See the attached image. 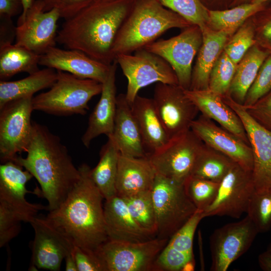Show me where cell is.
<instances>
[{
	"instance_id": "6da1fadb",
	"label": "cell",
	"mask_w": 271,
	"mask_h": 271,
	"mask_svg": "<svg viewBox=\"0 0 271 271\" xmlns=\"http://www.w3.org/2000/svg\"><path fill=\"white\" fill-rule=\"evenodd\" d=\"M134 2L95 0L65 20L57 32L56 42L110 65L115 60L112 49L115 38Z\"/></svg>"
},
{
	"instance_id": "7a4b0ae2",
	"label": "cell",
	"mask_w": 271,
	"mask_h": 271,
	"mask_svg": "<svg viewBox=\"0 0 271 271\" xmlns=\"http://www.w3.org/2000/svg\"><path fill=\"white\" fill-rule=\"evenodd\" d=\"M80 178L64 201L45 217L49 224L74 246L95 252L108 240L102 200L86 164L79 167Z\"/></svg>"
},
{
	"instance_id": "3957f363",
	"label": "cell",
	"mask_w": 271,
	"mask_h": 271,
	"mask_svg": "<svg viewBox=\"0 0 271 271\" xmlns=\"http://www.w3.org/2000/svg\"><path fill=\"white\" fill-rule=\"evenodd\" d=\"M26 158L18 156L14 162L28 171L41 189L34 194L45 198L47 210L57 208L79 181L81 174L74 166L67 148L47 126L33 121L32 138Z\"/></svg>"
},
{
	"instance_id": "277c9868",
	"label": "cell",
	"mask_w": 271,
	"mask_h": 271,
	"mask_svg": "<svg viewBox=\"0 0 271 271\" xmlns=\"http://www.w3.org/2000/svg\"><path fill=\"white\" fill-rule=\"evenodd\" d=\"M192 25L158 0H134L115 38L113 55L115 58L119 54H130L155 41L170 29Z\"/></svg>"
},
{
	"instance_id": "5b68a950",
	"label": "cell",
	"mask_w": 271,
	"mask_h": 271,
	"mask_svg": "<svg viewBox=\"0 0 271 271\" xmlns=\"http://www.w3.org/2000/svg\"><path fill=\"white\" fill-rule=\"evenodd\" d=\"M57 72V80L50 90L33 97V109L58 116L85 115L89 109V101L101 93L102 83L66 72Z\"/></svg>"
},
{
	"instance_id": "8992f818",
	"label": "cell",
	"mask_w": 271,
	"mask_h": 271,
	"mask_svg": "<svg viewBox=\"0 0 271 271\" xmlns=\"http://www.w3.org/2000/svg\"><path fill=\"white\" fill-rule=\"evenodd\" d=\"M152 191L157 226L156 237L169 239L197 208L188 196L184 183L158 173Z\"/></svg>"
},
{
	"instance_id": "52a82bcc",
	"label": "cell",
	"mask_w": 271,
	"mask_h": 271,
	"mask_svg": "<svg viewBox=\"0 0 271 271\" xmlns=\"http://www.w3.org/2000/svg\"><path fill=\"white\" fill-rule=\"evenodd\" d=\"M169 239L141 242L107 240L95 251L105 271L155 270V261Z\"/></svg>"
},
{
	"instance_id": "ba28073f",
	"label": "cell",
	"mask_w": 271,
	"mask_h": 271,
	"mask_svg": "<svg viewBox=\"0 0 271 271\" xmlns=\"http://www.w3.org/2000/svg\"><path fill=\"white\" fill-rule=\"evenodd\" d=\"M118 64L127 80L126 98L131 104L141 89L154 83L178 84L174 71L170 64L160 56L144 48L133 54L116 56Z\"/></svg>"
},
{
	"instance_id": "9c48e42d",
	"label": "cell",
	"mask_w": 271,
	"mask_h": 271,
	"mask_svg": "<svg viewBox=\"0 0 271 271\" xmlns=\"http://www.w3.org/2000/svg\"><path fill=\"white\" fill-rule=\"evenodd\" d=\"M33 97L13 100L0 108L1 164L14 162L18 154L27 152L33 132Z\"/></svg>"
},
{
	"instance_id": "30bf717a",
	"label": "cell",
	"mask_w": 271,
	"mask_h": 271,
	"mask_svg": "<svg viewBox=\"0 0 271 271\" xmlns=\"http://www.w3.org/2000/svg\"><path fill=\"white\" fill-rule=\"evenodd\" d=\"M204 143L190 129L169 139L160 149L148 155L157 173L184 183L191 176Z\"/></svg>"
},
{
	"instance_id": "8fae6325",
	"label": "cell",
	"mask_w": 271,
	"mask_h": 271,
	"mask_svg": "<svg viewBox=\"0 0 271 271\" xmlns=\"http://www.w3.org/2000/svg\"><path fill=\"white\" fill-rule=\"evenodd\" d=\"M202 43L201 29L193 25L176 36L154 41L144 48L166 60L176 73L178 85L184 89H189L192 62Z\"/></svg>"
},
{
	"instance_id": "7c38bea8",
	"label": "cell",
	"mask_w": 271,
	"mask_h": 271,
	"mask_svg": "<svg viewBox=\"0 0 271 271\" xmlns=\"http://www.w3.org/2000/svg\"><path fill=\"white\" fill-rule=\"evenodd\" d=\"M258 233L246 215L240 221L216 229L209 238L211 271H226L246 253Z\"/></svg>"
},
{
	"instance_id": "4fadbf2b",
	"label": "cell",
	"mask_w": 271,
	"mask_h": 271,
	"mask_svg": "<svg viewBox=\"0 0 271 271\" xmlns=\"http://www.w3.org/2000/svg\"><path fill=\"white\" fill-rule=\"evenodd\" d=\"M178 84L157 83L153 100L170 139L191 129L199 112Z\"/></svg>"
},
{
	"instance_id": "5bb4252c",
	"label": "cell",
	"mask_w": 271,
	"mask_h": 271,
	"mask_svg": "<svg viewBox=\"0 0 271 271\" xmlns=\"http://www.w3.org/2000/svg\"><path fill=\"white\" fill-rule=\"evenodd\" d=\"M254 192L252 172L235 163L220 182L215 200L203 211L204 218L214 216L240 218L246 213Z\"/></svg>"
},
{
	"instance_id": "9a60e30c",
	"label": "cell",
	"mask_w": 271,
	"mask_h": 271,
	"mask_svg": "<svg viewBox=\"0 0 271 271\" xmlns=\"http://www.w3.org/2000/svg\"><path fill=\"white\" fill-rule=\"evenodd\" d=\"M222 98L239 117L246 132L253 156L252 176L254 191L271 189V131L257 122L242 104L228 95Z\"/></svg>"
},
{
	"instance_id": "2e32d148",
	"label": "cell",
	"mask_w": 271,
	"mask_h": 271,
	"mask_svg": "<svg viewBox=\"0 0 271 271\" xmlns=\"http://www.w3.org/2000/svg\"><path fill=\"white\" fill-rule=\"evenodd\" d=\"M56 9L45 11L42 0H34L24 20L16 27L15 44L42 55L56 46L57 22Z\"/></svg>"
},
{
	"instance_id": "e0dca14e",
	"label": "cell",
	"mask_w": 271,
	"mask_h": 271,
	"mask_svg": "<svg viewBox=\"0 0 271 271\" xmlns=\"http://www.w3.org/2000/svg\"><path fill=\"white\" fill-rule=\"evenodd\" d=\"M30 223L35 232L30 269L59 270L62 260L74 246L50 225L45 217L36 216Z\"/></svg>"
},
{
	"instance_id": "ac0fdd59",
	"label": "cell",
	"mask_w": 271,
	"mask_h": 271,
	"mask_svg": "<svg viewBox=\"0 0 271 271\" xmlns=\"http://www.w3.org/2000/svg\"><path fill=\"white\" fill-rule=\"evenodd\" d=\"M191 129L205 144L252 172L253 160L250 145L202 114L192 122Z\"/></svg>"
},
{
	"instance_id": "d6986e66",
	"label": "cell",
	"mask_w": 271,
	"mask_h": 271,
	"mask_svg": "<svg viewBox=\"0 0 271 271\" xmlns=\"http://www.w3.org/2000/svg\"><path fill=\"white\" fill-rule=\"evenodd\" d=\"M13 162L8 161L0 166V201L5 203L22 219L30 222L40 210L47 207L40 204H32L27 201L25 195L32 193L26 185L33 177L27 170Z\"/></svg>"
},
{
	"instance_id": "ffe728a7",
	"label": "cell",
	"mask_w": 271,
	"mask_h": 271,
	"mask_svg": "<svg viewBox=\"0 0 271 271\" xmlns=\"http://www.w3.org/2000/svg\"><path fill=\"white\" fill-rule=\"evenodd\" d=\"M110 65L99 62L79 50H64L56 46L41 55L39 60V65L101 83L105 79Z\"/></svg>"
},
{
	"instance_id": "44dd1931",
	"label": "cell",
	"mask_w": 271,
	"mask_h": 271,
	"mask_svg": "<svg viewBox=\"0 0 271 271\" xmlns=\"http://www.w3.org/2000/svg\"><path fill=\"white\" fill-rule=\"evenodd\" d=\"M115 60L110 65L108 74L102 83L100 99L90 114L86 130L81 138L83 145L88 148L93 139L105 134H112L116 110V72Z\"/></svg>"
},
{
	"instance_id": "7402d4cb",
	"label": "cell",
	"mask_w": 271,
	"mask_h": 271,
	"mask_svg": "<svg viewBox=\"0 0 271 271\" xmlns=\"http://www.w3.org/2000/svg\"><path fill=\"white\" fill-rule=\"evenodd\" d=\"M110 137L121 155L148 157L149 153L146 151L138 123L125 94L117 96L113 130Z\"/></svg>"
},
{
	"instance_id": "603a6c76",
	"label": "cell",
	"mask_w": 271,
	"mask_h": 271,
	"mask_svg": "<svg viewBox=\"0 0 271 271\" xmlns=\"http://www.w3.org/2000/svg\"><path fill=\"white\" fill-rule=\"evenodd\" d=\"M103 209L108 239L141 242L156 237L138 224L131 216L122 198L115 195L105 200Z\"/></svg>"
},
{
	"instance_id": "cb8c5ba5",
	"label": "cell",
	"mask_w": 271,
	"mask_h": 271,
	"mask_svg": "<svg viewBox=\"0 0 271 271\" xmlns=\"http://www.w3.org/2000/svg\"><path fill=\"white\" fill-rule=\"evenodd\" d=\"M187 96L201 114L249 145L243 123L238 115L223 100L222 96L209 89H185Z\"/></svg>"
},
{
	"instance_id": "d4e9b609",
	"label": "cell",
	"mask_w": 271,
	"mask_h": 271,
	"mask_svg": "<svg viewBox=\"0 0 271 271\" xmlns=\"http://www.w3.org/2000/svg\"><path fill=\"white\" fill-rule=\"evenodd\" d=\"M156 174L148 157L136 158L120 154L116 180L117 195L125 198L152 190Z\"/></svg>"
},
{
	"instance_id": "484cf974",
	"label": "cell",
	"mask_w": 271,
	"mask_h": 271,
	"mask_svg": "<svg viewBox=\"0 0 271 271\" xmlns=\"http://www.w3.org/2000/svg\"><path fill=\"white\" fill-rule=\"evenodd\" d=\"M201 30L202 43L192 71L189 89H209L211 70L230 36L225 32L212 30L208 26Z\"/></svg>"
},
{
	"instance_id": "4316f807",
	"label": "cell",
	"mask_w": 271,
	"mask_h": 271,
	"mask_svg": "<svg viewBox=\"0 0 271 271\" xmlns=\"http://www.w3.org/2000/svg\"><path fill=\"white\" fill-rule=\"evenodd\" d=\"M131 107L145 148L150 150L149 154L164 146L170 139L157 112L153 99L138 95L131 104Z\"/></svg>"
},
{
	"instance_id": "83f0119b",
	"label": "cell",
	"mask_w": 271,
	"mask_h": 271,
	"mask_svg": "<svg viewBox=\"0 0 271 271\" xmlns=\"http://www.w3.org/2000/svg\"><path fill=\"white\" fill-rule=\"evenodd\" d=\"M57 78L55 69L46 68L21 79L0 81V108L7 103L19 98L33 96L36 92L50 88Z\"/></svg>"
},
{
	"instance_id": "f1b7e54d",
	"label": "cell",
	"mask_w": 271,
	"mask_h": 271,
	"mask_svg": "<svg viewBox=\"0 0 271 271\" xmlns=\"http://www.w3.org/2000/svg\"><path fill=\"white\" fill-rule=\"evenodd\" d=\"M269 54L255 44L237 64L227 94L235 101L243 104L248 89L254 81L261 65Z\"/></svg>"
},
{
	"instance_id": "f546056e",
	"label": "cell",
	"mask_w": 271,
	"mask_h": 271,
	"mask_svg": "<svg viewBox=\"0 0 271 271\" xmlns=\"http://www.w3.org/2000/svg\"><path fill=\"white\" fill-rule=\"evenodd\" d=\"M120 152L111 137L100 151L99 161L90 176L104 199L117 195L116 180Z\"/></svg>"
},
{
	"instance_id": "4dcf8cb0",
	"label": "cell",
	"mask_w": 271,
	"mask_h": 271,
	"mask_svg": "<svg viewBox=\"0 0 271 271\" xmlns=\"http://www.w3.org/2000/svg\"><path fill=\"white\" fill-rule=\"evenodd\" d=\"M40 56L15 44L0 46L1 80H6L20 72L30 74L37 71Z\"/></svg>"
},
{
	"instance_id": "1f68e13d",
	"label": "cell",
	"mask_w": 271,
	"mask_h": 271,
	"mask_svg": "<svg viewBox=\"0 0 271 271\" xmlns=\"http://www.w3.org/2000/svg\"><path fill=\"white\" fill-rule=\"evenodd\" d=\"M235 163L227 156L204 143L191 176L220 183Z\"/></svg>"
},
{
	"instance_id": "d6a6232c",
	"label": "cell",
	"mask_w": 271,
	"mask_h": 271,
	"mask_svg": "<svg viewBox=\"0 0 271 271\" xmlns=\"http://www.w3.org/2000/svg\"><path fill=\"white\" fill-rule=\"evenodd\" d=\"M265 7V4L251 2L227 10H208L207 26L212 30L224 31L231 35L244 24L247 19L257 14Z\"/></svg>"
},
{
	"instance_id": "836d02e7",
	"label": "cell",
	"mask_w": 271,
	"mask_h": 271,
	"mask_svg": "<svg viewBox=\"0 0 271 271\" xmlns=\"http://www.w3.org/2000/svg\"><path fill=\"white\" fill-rule=\"evenodd\" d=\"M122 198L138 224L156 237L157 226L152 190Z\"/></svg>"
},
{
	"instance_id": "e575fe53",
	"label": "cell",
	"mask_w": 271,
	"mask_h": 271,
	"mask_svg": "<svg viewBox=\"0 0 271 271\" xmlns=\"http://www.w3.org/2000/svg\"><path fill=\"white\" fill-rule=\"evenodd\" d=\"M258 233L271 227V189L253 192L246 211Z\"/></svg>"
},
{
	"instance_id": "d590c367",
	"label": "cell",
	"mask_w": 271,
	"mask_h": 271,
	"mask_svg": "<svg viewBox=\"0 0 271 271\" xmlns=\"http://www.w3.org/2000/svg\"><path fill=\"white\" fill-rule=\"evenodd\" d=\"M220 183L191 176L184 182L186 192L197 209L205 210L215 200Z\"/></svg>"
},
{
	"instance_id": "8d00e7d4",
	"label": "cell",
	"mask_w": 271,
	"mask_h": 271,
	"mask_svg": "<svg viewBox=\"0 0 271 271\" xmlns=\"http://www.w3.org/2000/svg\"><path fill=\"white\" fill-rule=\"evenodd\" d=\"M163 6L178 14L201 30L207 26L208 10L200 0H158Z\"/></svg>"
},
{
	"instance_id": "74e56055",
	"label": "cell",
	"mask_w": 271,
	"mask_h": 271,
	"mask_svg": "<svg viewBox=\"0 0 271 271\" xmlns=\"http://www.w3.org/2000/svg\"><path fill=\"white\" fill-rule=\"evenodd\" d=\"M237 65L223 51L211 70L209 89L222 96L226 95Z\"/></svg>"
},
{
	"instance_id": "f35d334b",
	"label": "cell",
	"mask_w": 271,
	"mask_h": 271,
	"mask_svg": "<svg viewBox=\"0 0 271 271\" xmlns=\"http://www.w3.org/2000/svg\"><path fill=\"white\" fill-rule=\"evenodd\" d=\"M256 44L255 26L253 23L242 25L226 43L223 51L236 64L248 50Z\"/></svg>"
},
{
	"instance_id": "ab89813d",
	"label": "cell",
	"mask_w": 271,
	"mask_h": 271,
	"mask_svg": "<svg viewBox=\"0 0 271 271\" xmlns=\"http://www.w3.org/2000/svg\"><path fill=\"white\" fill-rule=\"evenodd\" d=\"M203 211L197 209L190 218L170 238L167 245L188 254L193 255V242L196 228L204 218Z\"/></svg>"
},
{
	"instance_id": "60d3db41",
	"label": "cell",
	"mask_w": 271,
	"mask_h": 271,
	"mask_svg": "<svg viewBox=\"0 0 271 271\" xmlns=\"http://www.w3.org/2000/svg\"><path fill=\"white\" fill-rule=\"evenodd\" d=\"M271 91V54L261 65L254 81L248 89L243 104L244 106L253 105Z\"/></svg>"
},
{
	"instance_id": "b9f144b4",
	"label": "cell",
	"mask_w": 271,
	"mask_h": 271,
	"mask_svg": "<svg viewBox=\"0 0 271 271\" xmlns=\"http://www.w3.org/2000/svg\"><path fill=\"white\" fill-rule=\"evenodd\" d=\"M22 219L5 203L0 201V247L7 245L17 236Z\"/></svg>"
},
{
	"instance_id": "7bdbcfd3",
	"label": "cell",
	"mask_w": 271,
	"mask_h": 271,
	"mask_svg": "<svg viewBox=\"0 0 271 271\" xmlns=\"http://www.w3.org/2000/svg\"><path fill=\"white\" fill-rule=\"evenodd\" d=\"M193 258V255L179 251L167 244L155 261V270H181L184 265Z\"/></svg>"
},
{
	"instance_id": "ee69618b",
	"label": "cell",
	"mask_w": 271,
	"mask_h": 271,
	"mask_svg": "<svg viewBox=\"0 0 271 271\" xmlns=\"http://www.w3.org/2000/svg\"><path fill=\"white\" fill-rule=\"evenodd\" d=\"M45 11L56 9L60 17L67 20L76 15L95 0H42Z\"/></svg>"
},
{
	"instance_id": "f6af8a7d",
	"label": "cell",
	"mask_w": 271,
	"mask_h": 271,
	"mask_svg": "<svg viewBox=\"0 0 271 271\" xmlns=\"http://www.w3.org/2000/svg\"><path fill=\"white\" fill-rule=\"evenodd\" d=\"M255 22L256 44L263 50L271 54V9L264 8Z\"/></svg>"
},
{
	"instance_id": "bcb514c9",
	"label": "cell",
	"mask_w": 271,
	"mask_h": 271,
	"mask_svg": "<svg viewBox=\"0 0 271 271\" xmlns=\"http://www.w3.org/2000/svg\"><path fill=\"white\" fill-rule=\"evenodd\" d=\"M244 107L257 122L271 131V91L253 105Z\"/></svg>"
},
{
	"instance_id": "7dc6e473",
	"label": "cell",
	"mask_w": 271,
	"mask_h": 271,
	"mask_svg": "<svg viewBox=\"0 0 271 271\" xmlns=\"http://www.w3.org/2000/svg\"><path fill=\"white\" fill-rule=\"evenodd\" d=\"M73 253L78 271H105L95 252H89L74 246Z\"/></svg>"
},
{
	"instance_id": "c3c4849f",
	"label": "cell",
	"mask_w": 271,
	"mask_h": 271,
	"mask_svg": "<svg viewBox=\"0 0 271 271\" xmlns=\"http://www.w3.org/2000/svg\"><path fill=\"white\" fill-rule=\"evenodd\" d=\"M0 17V46L12 44L14 38L16 37L17 27L14 26L11 18Z\"/></svg>"
},
{
	"instance_id": "681fc988",
	"label": "cell",
	"mask_w": 271,
	"mask_h": 271,
	"mask_svg": "<svg viewBox=\"0 0 271 271\" xmlns=\"http://www.w3.org/2000/svg\"><path fill=\"white\" fill-rule=\"evenodd\" d=\"M22 0H0V16L9 18L22 13Z\"/></svg>"
},
{
	"instance_id": "f907efd6",
	"label": "cell",
	"mask_w": 271,
	"mask_h": 271,
	"mask_svg": "<svg viewBox=\"0 0 271 271\" xmlns=\"http://www.w3.org/2000/svg\"><path fill=\"white\" fill-rule=\"evenodd\" d=\"M258 262L261 269L264 271H271V250L267 249L258 257Z\"/></svg>"
},
{
	"instance_id": "816d5d0a",
	"label": "cell",
	"mask_w": 271,
	"mask_h": 271,
	"mask_svg": "<svg viewBox=\"0 0 271 271\" xmlns=\"http://www.w3.org/2000/svg\"><path fill=\"white\" fill-rule=\"evenodd\" d=\"M64 259L65 260V270L78 271L73 249L66 256Z\"/></svg>"
},
{
	"instance_id": "f5cc1de1",
	"label": "cell",
	"mask_w": 271,
	"mask_h": 271,
	"mask_svg": "<svg viewBox=\"0 0 271 271\" xmlns=\"http://www.w3.org/2000/svg\"><path fill=\"white\" fill-rule=\"evenodd\" d=\"M33 1L34 0H22L23 10L22 13L21 14L18 20L17 25L22 23L24 20L26 14L29 8L31 6Z\"/></svg>"
},
{
	"instance_id": "db71d44e",
	"label": "cell",
	"mask_w": 271,
	"mask_h": 271,
	"mask_svg": "<svg viewBox=\"0 0 271 271\" xmlns=\"http://www.w3.org/2000/svg\"><path fill=\"white\" fill-rule=\"evenodd\" d=\"M195 267L194 259H192L188 261L183 267L181 270L183 271H191L194 270Z\"/></svg>"
},
{
	"instance_id": "11a10c76",
	"label": "cell",
	"mask_w": 271,
	"mask_h": 271,
	"mask_svg": "<svg viewBox=\"0 0 271 271\" xmlns=\"http://www.w3.org/2000/svg\"><path fill=\"white\" fill-rule=\"evenodd\" d=\"M269 0H252L251 2L255 4H265Z\"/></svg>"
},
{
	"instance_id": "9f6ffc18",
	"label": "cell",
	"mask_w": 271,
	"mask_h": 271,
	"mask_svg": "<svg viewBox=\"0 0 271 271\" xmlns=\"http://www.w3.org/2000/svg\"><path fill=\"white\" fill-rule=\"evenodd\" d=\"M267 249H269V250H271V243L269 244V246H268V247Z\"/></svg>"
},
{
	"instance_id": "6f0895ef",
	"label": "cell",
	"mask_w": 271,
	"mask_h": 271,
	"mask_svg": "<svg viewBox=\"0 0 271 271\" xmlns=\"http://www.w3.org/2000/svg\"><path fill=\"white\" fill-rule=\"evenodd\" d=\"M241 1H246V0H241ZM252 1V0H251Z\"/></svg>"
}]
</instances>
